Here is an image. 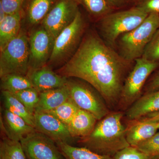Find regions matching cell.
Segmentation results:
<instances>
[{"label": "cell", "mask_w": 159, "mask_h": 159, "mask_svg": "<svg viewBox=\"0 0 159 159\" xmlns=\"http://www.w3.org/2000/svg\"><path fill=\"white\" fill-rule=\"evenodd\" d=\"M111 6L114 8H119L125 4L126 0H108Z\"/></svg>", "instance_id": "836d02e7"}, {"label": "cell", "mask_w": 159, "mask_h": 159, "mask_svg": "<svg viewBox=\"0 0 159 159\" xmlns=\"http://www.w3.org/2000/svg\"><path fill=\"white\" fill-rule=\"evenodd\" d=\"M131 1H135V0H131Z\"/></svg>", "instance_id": "74e56055"}, {"label": "cell", "mask_w": 159, "mask_h": 159, "mask_svg": "<svg viewBox=\"0 0 159 159\" xmlns=\"http://www.w3.org/2000/svg\"></svg>", "instance_id": "f35d334b"}, {"label": "cell", "mask_w": 159, "mask_h": 159, "mask_svg": "<svg viewBox=\"0 0 159 159\" xmlns=\"http://www.w3.org/2000/svg\"><path fill=\"white\" fill-rule=\"evenodd\" d=\"M2 97L5 109L21 117L28 124L34 128V115L28 110L14 94L7 91H2Z\"/></svg>", "instance_id": "44dd1931"}, {"label": "cell", "mask_w": 159, "mask_h": 159, "mask_svg": "<svg viewBox=\"0 0 159 159\" xmlns=\"http://www.w3.org/2000/svg\"><path fill=\"white\" fill-rule=\"evenodd\" d=\"M29 41V71L45 66L51 57L54 40L42 26L31 33Z\"/></svg>", "instance_id": "8fae6325"}, {"label": "cell", "mask_w": 159, "mask_h": 159, "mask_svg": "<svg viewBox=\"0 0 159 159\" xmlns=\"http://www.w3.org/2000/svg\"><path fill=\"white\" fill-rule=\"evenodd\" d=\"M6 16H7V14L4 11L2 6L0 5V23H2L4 20Z\"/></svg>", "instance_id": "d590c367"}, {"label": "cell", "mask_w": 159, "mask_h": 159, "mask_svg": "<svg viewBox=\"0 0 159 159\" xmlns=\"http://www.w3.org/2000/svg\"><path fill=\"white\" fill-rule=\"evenodd\" d=\"M97 120L92 114L79 109L68 125L71 136L80 139L88 136L93 130Z\"/></svg>", "instance_id": "e0dca14e"}, {"label": "cell", "mask_w": 159, "mask_h": 159, "mask_svg": "<svg viewBox=\"0 0 159 159\" xmlns=\"http://www.w3.org/2000/svg\"><path fill=\"white\" fill-rule=\"evenodd\" d=\"M70 98L68 88L64 86L40 93L35 111H48L57 108Z\"/></svg>", "instance_id": "ac0fdd59"}, {"label": "cell", "mask_w": 159, "mask_h": 159, "mask_svg": "<svg viewBox=\"0 0 159 159\" xmlns=\"http://www.w3.org/2000/svg\"><path fill=\"white\" fill-rule=\"evenodd\" d=\"M25 0H0L2 6L7 15L13 14L22 10L24 2Z\"/></svg>", "instance_id": "4dcf8cb0"}, {"label": "cell", "mask_w": 159, "mask_h": 159, "mask_svg": "<svg viewBox=\"0 0 159 159\" xmlns=\"http://www.w3.org/2000/svg\"><path fill=\"white\" fill-rule=\"evenodd\" d=\"M159 28V14L152 13L135 29L121 35L117 41L119 54L129 61L142 57L146 47Z\"/></svg>", "instance_id": "3957f363"}, {"label": "cell", "mask_w": 159, "mask_h": 159, "mask_svg": "<svg viewBox=\"0 0 159 159\" xmlns=\"http://www.w3.org/2000/svg\"><path fill=\"white\" fill-rule=\"evenodd\" d=\"M22 11L13 14L7 15L0 23V49L2 51L20 31Z\"/></svg>", "instance_id": "d6986e66"}, {"label": "cell", "mask_w": 159, "mask_h": 159, "mask_svg": "<svg viewBox=\"0 0 159 159\" xmlns=\"http://www.w3.org/2000/svg\"><path fill=\"white\" fill-rule=\"evenodd\" d=\"M34 128L54 140L71 145L72 138L68 125L48 112L35 111L34 114Z\"/></svg>", "instance_id": "7c38bea8"}, {"label": "cell", "mask_w": 159, "mask_h": 159, "mask_svg": "<svg viewBox=\"0 0 159 159\" xmlns=\"http://www.w3.org/2000/svg\"><path fill=\"white\" fill-rule=\"evenodd\" d=\"M56 143L66 159H113L112 157L98 154L84 147L73 146L62 142Z\"/></svg>", "instance_id": "7402d4cb"}, {"label": "cell", "mask_w": 159, "mask_h": 159, "mask_svg": "<svg viewBox=\"0 0 159 159\" xmlns=\"http://www.w3.org/2000/svg\"><path fill=\"white\" fill-rule=\"evenodd\" d=\"M1 127L8 139L20 141L29 134L36 130L21 117L4 109L3 117H1Z\"/></svg>", "instance_id": "5bb4252c"}, {"label": "cell", "mask_w": 159, "mask_h": 159, "mask_svg": "<svg viewBox=\"0 0 159 159\" xmlns=\"http://www.w3.org/2000/svg\"><path fill=\"white\" fill-rule=\"evenodd\" d=\"M86 23L78 11L74 20L54 40L48 67L63 65L70 59L79 48L84 35Z\"/></svg>", "instance_id": "5b68a950"}, {"label": "cell", "mask_w": 159, "mask_h": 159, "mask_svg": "<svg viewBox=\"0 0 159 159\" xmlns=\"http://www.w3.org/2000/svg\"><path fill=\"white\" fill-rule=\"evenodd\" d=\"M159 111V89L140 97L126 112L127 119L136 120L149 114Z\"/></svg>", "instance_id": "9a60e30c"}, {"label": "cell", "mask_w": 159, "mask_h": 159, "mask_svg": "<svg viewBox=\"0 0 159 159\" xmlns=\"http://www.w3.org/2000/svg\"><path fill=\"white\" fill-rule=\"evenodd\" d=\"M148 15L137 6L107 15L99 20V29L102 39L114 49L118 39L135 29Z\"/></svg>", "instance_id": "277c9868"}, {"label": "cell", "mask_w": 159, "mask_h": 159, "mask_svg": "<svg viewBox=\"0 0 159 159\" xmlns=\"http://www.w3.org/2000/svg\"><path fill=\"white\" fill-rule=\"evenodd\" d=\"M1 78L2 91L15 93L31 88H34L31 80L27 76L18 74H9Z\"/></svg>", "instance_id": "603a6c76"}, {"label": "cell", "mask_w": 159, "mask_h": 159, "mask_svg": "<svg viewBox=\"0 0 159 159\" xmlns=\"http://www.w3.org/2000/svg\"><path fill=\"white\" fill-rule=\"evenodd\" d=\"M113 159H150L151 157L132 146L123 148L117 152Z\"/></svg>", "instance_id": "f546056e"}, {"label": "cell", "mask_w": 159, "mask_h": 159, "mask_svg": "<svg viewBox=\"0 0 159 159\" xmlns=\"http://www.w3.org/2000/svg\"><path fill=\"white\" fill-rule=\"evenodd\" d=\"M57 0H28L25 7L26 19L31 25L43 22Z\"/></svg>", "instance_id": "ffe728a7"}, {"label": "cell", "mask_w": 159, "mask_h": 159, "mask_svg": "<svg viewBox=\"0 0 159 159\" xmlns=\"http://www.w3.org/2000/svg\"><path fill=\"white\" fill-rule=\"evenodd\" d=\"M27 77L39 93L64 86L68 78L52 71L48 66L30 71Z\"/></svg>", "instance_id": "4fadbf2b"}, {"label": "cell", "mask_w": 159, "mask_h": 159, "mask_svg": "<svg viewBox=\"0 0 159 159\" xmlns=\"http://www.w3.org/2000/svg\"><path fill=\"white\" fill-rule=\"evenodd\" d=\"M135 147L151 158L159 156V132Z\"/></svg>", "instance_id": "83f0119b"}, {"label": "cell", "mask_w": 159, "mask_h": 159, "mask_svg": "<svg viewBox=\"0 0 159 159\" xmlns=\"http://www.w3.org/2000/svg\"><path fill=\"white\" fill-rule=\"evenodd\" d=\"M20 142L28 159H66L54 140L37 131Z\"/></svg>", "instance_id": "30bf717a"}, {"label": "cell", "mask_w": 159, "mask_h": 159, "mask_svg": "<svg viewBox=\"0 0 159 159\" xmlns=\"http://www.w3.org/2000/svg\"><path fill=\"white\" fill-rule=\"evenodd\" d=\"M92 17L100 20L113 11L108 0H76Z\"/></svg>", "instance_id": "cb8c5ba5"}, {"label": "cell", "mask_w": 159, "mask_h": 159, "mask_svg": "<svg viewBox=\"0 0 159 159\" xmlns=\"http://www.w3.org/2000/svg\"><path fill=\"white\" fill-rule=\"evenodd\" d=\"M79 109L74 101L70 98L57 108L45 112H48L52 114L68 125Z\"/></svg>", "instance_id": "484cf974"}, {"label": "cell", "mask_w": 159, "mask_h": 159, "mask_svg": "<svg viewBox=\"0 0 159 159\" xmlns=\"http://www.w3.org/2000/svg\"><path fill=\"white\" fill-rule=\"evenodd\" d=\"M122 113L115 112L99 120L92 133L78 141L80 147L101 155L112 157L130 146L126 140V129L122 122Z\"/></svg>", "instance_id": "7a4b0ae2"}, {"label": "cell", "mask_w": 159, "mask_h": 159, "mask_svg": "<svg viewBox=\"0 0 159 159\" xmlns=\"http://www.w3.org/2000/svg\"><path fill=\"white\" fill-rule=\"evenodd\" d=\"M76 0H57L43 21V26L55 40L70 25L79 11Z\"/></svg>", "instance_id": "ba28073f"}, {"label": "cell", "mask_w": 159, "mask_h": 159, "mask_svg": "<svg viewBox=\"0 0 159 159\" xmlns=\"http://www.w3.org/2000/svg\"><path fill=\"white\" fill-rule=\"evenodd\" d=\"M29 38L25 31L20 33L1 51L0 76L18 74L27 76L30 70Z\"/></svg>", "instance_id": "8992f818"}, {"label": "cell", "mask_w": 159, "mask_h": 159, "mask_svg": "<svg viewBox=\"0 0 159 159\" xmlns=\"http://www.w3.org/2000/svg\"><path fill=\"white\" fill-rule=\"evenodd\" d=\"M26 108L32 115H34L39 101V94L36 89L31 88L13 93Z\"/></svg>", "instance_id": "4316f807"}, {"label": "cell", "mask_w": 159, "mask_h": 159, "mask_svg": "<svg viewBox=\"0 0 159 159\" xmlns=\"http://www.w3.org/2000/svg\"><path fill=\"white\" fill-rule=\"evenodd\" d=\"M147 119L154 121H159V111L152 113L146 116Z\"/></svg>", "instance_id": "e575fe53"}, {"label": "cell", "mask_w": 159, "mask_h": 159, "mask_svg": "<svg viewBox=\"0 0 159 159\" xmlns=\"http://www.w3.org/2000/svg\"><path fill=\"white\" fill-rule=\"evenodd\" d=\"M0 159H28L20 141L6 137L0 143Z\"/></svg>", "instance_id": "d4e9b609"}, {"label": "cell", "mask_w": 159, "mask_h": 159, "mask_svg": "<svg viewBox=\"0 0 159 159\" xmlns=\"http://www.w3.org/2000/svg\"><path fill=\"white\" fill-rule=\"evenodd\" d=\"M133 62L124 59L93 30L86 32L79 48L56 73L88 83L108 103L121 97L125 74Z\"/></svg>", "instance_id": "6da1fadb"}, {"label": "cell", "mask_w": 159, "mask_h": 159, "mask_svg": "<svg viewBox=\"0 0 159 159\" xmlns=\"http://www.w3.org/2000/svg\"><path fill=\"white\" fill-rule=\"evenodd\" d=\"M67 85L70 98L80 109L92 114L97 120L108 115V109L90 88L82 83L68 79Z\"/></svg>", "instance_id": "9c48e42d"}, {"label": "cell", "mask_w": 159, "mask_h": 159, "mask_svg": "<svg viewBox=\"0 0 159 159\" xmlns=\"http://www.w3.org/2000/svg\"><path fill=\"white\" fill-rule=\"evenodd\" d=\"M150 159H159V156H157L153 157L151 158Z\"/></svg>", "instance_id": "8d00e7d4"}, {"label": "cell", "mask_w": 159, "mask_h": 159, "mask_svg": "<svg viewBox=\"0 0 159 159\" xmlns=\"http://www.w3.org/2000/svg\"><path fill=\"white\" fill-rule=\"evenodd\" d=\"M159 122L146 118L134 123L126 130V140L129 144L135 147L152 137L159 129Z\"/></svg>", "instance_id": "2e32d148"}, {"label": "cell", "mask_w": 159, "mask_h": 159, "mask_svg": "<svg viewBox=\"0 0 159 159\" xmlns=\"http://www.w3.org/2000/svg\"><path fill=\"white\" fill-rule=\"evenodd\" d=\"M142 57L151 61L159 62V28L145 48Z\"/></svg>", "instance_id": "f1b7e54d"}, {"label": "cell", "mask_w": 159, "mask_h": 159, "mask_svg": "<svg viewBox=\"0 0 159 159\" xmlns=\"http://www.w3.org/2000/svg\"><path fill=\"white\" fill-rule=\"evenodd\" d=\"M159 89V70L153 76L148 83L147 93Z\"/></svg>", "instance_id": "d6a6232c"}, {"label": "cell", "mask_w": 159, "mask_h": 159, "mask_svg": "<svg viewBox=\"0 0 159 159\" xmlns=\"http://www.w3.org/2000/svg\"><path fill=\"white\" fill-rule=\"evenodd\" d=\"M137 7L148 14L152 13L159 14V0H143Z\"/></svg>", "instance_id": "1f68e13d"}, {"label": "cell", "mask_w": 159, "mask_h": 159, "mask_svg": "<svg viewBox=\"0 0 159 159\" xmlns=\"http://www.w3.org/2000/svg\"><path fill=\"white\" fill-rule=\"evenodd\" d=\"M159 66V62L143 57L134 61L133 68L125 78L122 88L120 97L122 103L130 105L139 99L146 80Z\"/></svg>", "instance_id": "52a82bcc"}]
</instances>
